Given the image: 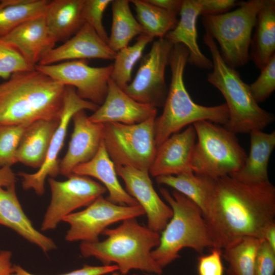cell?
<instances>
[{
    "label": "cell",
    "instance_id": "6da1fadb",
    "mask_svg": "<svg viewBox=\"0 0 275 275\" xmlns=\"http://www.w3.org/2000/svg\"><path fill=\"white\" fill-rule=\"evenodd\" d=\"M203 216L214 248L224 249L245 237L262 239L275 223V187L269 181L250 184L229 176L215 179Z\"/></svg>",
    "mask_w": 275,
    "mask_h": 275
},
{
    "label": "cell",
    "instance_id": "7a4b0ae2",
    "mask_svg": "<svg viewBox=\"0 0 275 275\" xmlns=\"http://www.w3.org/2000/svg\"><path fill=\"white\" fill-rule=\"evenodd\" d=\"M66 91L67 86L36 69L12 74L0 84V124L59 121Z\"/></svg>",
    "mask_w": 275,
    "mask_h": 275
},
{
    "label": "cell",
    "instance_id": "3957f363",
    "mask_svg": "<svg viewBox=\"0 0 275 275\" xmlns=\"http://www.w3.org/2000/svg\"><path fill=\"white\" fill-rule=\"evenodd\" d=\"M102 234L106 236L102 241L81 242L79 249L84 257H95L103 265L114 263L122 275L132 270L156 275L162 273L163 269L151 255L159 244V233L131 218L122 221L116 228L105 229Z\"/></svg>",
    "mask_w": 275,
    "mask_h": 275
},
{
    "label": "cell",
    "instance_id": "277c9868",
    "mask_svg": "<svg viewBox=\"0 0 275 275\" xmlns=\"http://www.w3.org/2000/svg\"><path fill=\"white\" fill-rule=\"evenodd\" d=\"M189 52L183 45H174L169 65L171 78L161 115L155 121L157 147L173 134L187 125L206 120L225 126L229 120L226 103L207 106L196 103L191 99L184 82V72Z\"/></svg>",
    "mask_w": 275,
    "mask_h": 275
},
{
    "label": "cell",
    "instance_id": "5b68a950",
    "mask_svg": "<svg viewBox=\"0 0 275 275\" xmlns=\"http://www.w3.org/2000/svg\"><path fill=\"white\" fill-rule=\"evenodd\" d=\"M203 41L209 50L212 62V71L208 74L207 80L222 94L228 108L229 120L224 127L235 134L263 130L274 121L273 114L256 102L249 85L235 69L224 61L214 39L205 33Z\"/></svg>",
    "mask_w": 275,
    "mask_h": 275
},
{
    "label": "cell",
    "instance_id": "8992f818",
    "mask_svg": "<svg viewBox=\"0 0 275 275\" xmlns=\"http://www.w3.org/2000/svg\"><path fill=\"white\" fill-rule=\"evenodd\" d=\"M163 198L173 211V215L161 232L158 245L151 252L156 263L162 268L179 258L180 251L190 248L201 253L206 248H214L202 213L192 201L177 191L171 194L159 188Z\"/></svg>",
    "mask_w": 275,
    "mask_h": 275
},
{
    "label": "cell",
    "instance_id": "52a82bcc",
    "mask_svg": "<svg viewBox=\"0 0 275 275\" xmlns=\"http://www.w3.org/2000/svg\"><path fill=\"white\" fill-rule=\"evenodd\" d=\"M264 0L239 2L238 8L225 13L202 16L206 33L218 44L224 61L236 69L247 64L258 13Z\"/></svg>",
    "mask_w": 275,
    "mask_h": 275
},
{
    "label": "cell",
    "instance_id": "ba28073f",
    "mask_svg": "<svg viewBox=\"0 0 275 275\" xmlns=\"http://www.w3.org/2000/svg\"><path fill=\"white\" fill-rule=\"evenodd\" d=\"M193 125L197 138L191 163L194 173L217 179L241 168L247 154L235 133L209 121Z\"/></svg>",
    "mask_w": 275,
    "mask_h": 275
},
{
    "label": "cell",
    "instance_id": "9c48e42d",
    "mask_svg": "<svg viewBox=\"0 0 275 275\" xmlns=\"http://www.w3.org/2000/svg\"><path fill=\"white\" fill-rule=\"evenodd\" d=\"M155 117L135 124H104L103 143L115 166L130 167L148 171L157 146Z\"/></svg>",
    "mask_w": 275,
    "mask_h": 275
},
{
    "label": "cell",
    "instance_id": "30bf717a",
    "mask_svg": "<svg viewBox=\"0 0 275 275\" xmlns=\"http://www.w3.org/2000/svg\"><path fill=\"white\" fill-rule=\"evenodd\" d=\"M144 214V210L140 205H120L102 196L85 209L74 212L63 218L62 222L69 225L65 239L69 242H95L99 240V235L109 225Z\"/></svg>",
    "mask_w": 275,
    "mask_h": 275
},
{
    "label": "cell",
    "instance_id": "8fae6325",
    "mask_svg": "<svg viewBox=\"0 0 275 275\" xmlns=\"http://www.w3.org/2000/svg\"><path fill=\"white\" fill-rule=\"evenodd\" d=\"M173 46L165 38L155 41L142 58L134 78L123 90L139 102L156 108L163 105L168 92L165 70Z\"/></svg>",
    "mask_w": 275,
    "mask_h": 275
},
{
    "label": "cell",
    "instance_id": "7c38bea8",
    "mask_svg": "<svg viewBox=\"0 0 275 275\" xmlns=\"http://www.w3.org/2000/svg\"><path fill=\"white\" fill-rule=\"evenodd\" d=\"M51 198L44 214L41 230H52L67 215L81 207L87 206L107 190L90 177L72 174L65 181L49 178Z\"/></svg>",
    "mask_w": 275,
    "mask_h": 275
},
{
    "label": "cell",
    "instance_id": "4fadbf2b",
    "mask_svg": "<svg viewBox=\"0 0 275 275\" xmlns=\"http://www.w3.org/2000/svg\"><path fill=\"white\" fill-rule=\"evenodd\" d=\"M35 68L62 85L74 88L82 99L100 106L106 95L113 65L92 67L86 60H79L48 65L37 64Z\"/></svg>",
    "mask_w": 275,
    "mask_h": 275
},
{
    "label": "cell",
    "instance_id": "5bb4252c",
    "mask_svg": "<svg viewBox=\"0 0 275 275\" xmlns=\"http://www.w3.org/2000/svg\"><path fill=\"white\" fill-rule=\"evenodd\" d=\"M98 107V105L79 97L74 88L67 86L64 108L58 126L52 137L43 165L34 173L21 172L18 174L22 178V186L24 189H32L39 196L44 194L46 178L48 176L54 178L60 174L58 156L73 115L80 110L88 109L95 112Z\"/></svg>",
    "mask_w": 275,
    "mask_h": 275
},
{
    "label": "cell",
    "instance_id": "9a60e30c",
    "mask_svg": "<svg viewBox=\"0 0 275 275\" xmlns=\"http://www.w3.org/2000/svg\"><path fill=\"white\" fill-rule=\"evenodd\" d=\"M115 167L118 176L125 184L126 191L144 209L148 227L161 232L172 216L173 211L156 193L149 172L130 167Z\"/></svg>",
    "mask_w": 275,
    "mask_h": 275
},
{
    "label": "cell",
    "instance_id": "2e32d148",
    "mask_svg": "<svg viewBox=\"0 0 275 275\" xmlns=\"http://www.w3.org/2000/svg\"><path fill=\"white\" fill-rule=\"evenodd\" d=\"M72 120L73 130L68 148L59 164L60 174L67 177L76 167L96 155L103 137L104 124L91 121L85 110L75 113Z\"/></svg>",
    "mask_w": 275,
    "mask_h": 275
},
{
    "label": "cell",
    "instance_id": "e0dca14e",
    "mask_svg": "<svg viewBox=\"0 0 275 275\" xmlns=\"http://www.w3.org/2000/svg\"><path fill=\"white\" fill-rule=\"evenodd\" d=\"M196 138L194 127L190 125L167 138L157 147L149 174L156 178L193 172L191 163Z\"/></svg>",
    "mask_w": 275,
    "mask_h": 275
},
{
    "label": "cell",
    "instance_id": "ac0fdd59",
    "mask_svg": "<svg viewBox=\"0 0 275 275\" xmlns=\"http://www.w3.org/2000/svg\"><path fill=\"white\" fill-rule=\"evenodd\" d=\"M156 114V107L135 100L110 78L103 102L88 118L96 123L130 125L155 117Z\"/></svg>",
    "mask_w": 275,
    "mask_h": 275
},
{
    "label": "cell",
    "instance_id": "d6986e66",
    "mask_svg": "<svg viewBox=\"0 0 275 275\" xmlns=\"http://www.w3.org/2000/svg\"><path fill=\"white\" fill-rule=\"evenodd\" d=\"M116 54L94 30L85 23L71 38L48 52L38 64L48 65L89 59L114 60Z\"/></svg>",
    "mask_w": 275,
    "mask_h": 275
},
{
    "label": "cell",
    "instance_id": "ffe728a7",
    "mask_svg": "<svg viewBox=\"0 0 275 275\" xmlns=\"http://www.w3.org/2000/svg\"><path fill=\"white\" fill-rule=\"evenodd\" d=\"M1 39L17 49L34 66L56 43L49 33L44 15L22 23Z\"/></svg>",
    "mask_w": 275,
    "mask_h": 275
},
{
    "label": "cell",
    "instance_id": "44dd1931",
    "mask_svg": "<svg viewBox=\"0 0 275 275\" xmlns=\"http://www.w3.org/2000/svg\"><path fill=\"white\" fill-rule=\"evenodd\" d=\"M0 224L12 229L44 253L57 248L53 240L38 231L25 214L17 197L15 185L0 186Z\"/></svg>",
    "mask_w": 275,
    "mask_h": 275
},
{
    "label": "cell",
    "instance_id": "7402d4cb",
    "mask_svg": "<svg viewBox=\"0 0 275 275\" xmlns=\"http://www.w3.org/2000/svg\"><path fill=\"white\" fill-rule=\"evenodd\" d=\"M200 0H183L180 18L176 26L164 38L172 44H181L189 52L188 62L203 69H212V61L201 51L198 44L197 19L201 15Z\"/></svg>",
    "mask_w": 275,
    "mask_h": 275
},
{
    "label": "cell",
    "instance_id": "603a6c76",
    "mask_svg": "<svg viewBox=\"0 0 275 275\" xmlns=\"http://www.w3.org/2000/svg\"><path fill=\"white\" fill-rule=\"evenodd\" d=\"M250 150L243 166L229 176L245 184L269 181L268 164L275 147V131L266 133L255 130L250 133Z\"/></svg>",
    "mask_w": 275,
    "mask_h": 275
},
{
    "label": "cell",
    "instance_id": "cb8c5ba5",
    "mask_svg": "<svg viewBox=\"0 0 275 275\" xmlns=\"http://www.w3.org/2000/svg\"><path fill=\"white\" fill-rule=\"evenodd\" d=\"M72 174L98 179L108 193L106 199L114 204L122 206L139 205L120 183L115 165L109 157L103 141L96 155L89 161L76 167Z\"/></svg>",
    "mask_w": 275,
    "mask_h": 275
},
{
    "label": "cell",
    "instance_id": "d4e9b609",
    "mask_svg": "<svg viewBox=\"0 0 275 275\" xmlns=\"http://www.w3.org/2000/svg\"><path fill=\"white\" fill-rule=\"evenodd\" d=\"M84 0L49 1L44 14L47 28L57 43L65 42L85 24Z\"/></svg>",
    "mask_w": 275,
    "mask_h": 275
},
{
    "label": "cell",
    "instance_id": "484cf974",
    "mask_svg": "<svg viewBox=\"0 0 275 275\" xmlns=\"http://www.w3.org/2000/svg\"><path fill=\"white\" fill-rule=\"evenodd\" d=\"M59 121L41 120L26 126L17 149V162L39 169L45 160Z\"/></svg>",
    "mask_w": 275,
    "mask_h": 275
},
{
    "label": "cell",
    "instance_id": "4316f807",
    "mask_svg": "<svg viewBox=\"0 0 275 275\" xmlns=\"http://www.w3.org/2000/svg\"><path fill=\"white\" fill-rule=\"evenodd\" d=\"M252 35L250 59L261 70L275 56V1L264 0Z\"/></svg>",
    "mask_w": 275,
    "mask_h": 275
},
{
    "label": "cell",
    "instance_id": "83f0119b",
    "mask_svg": "<svg viewBox=\"0 0 275 275\" xmlns=\"http://www.w3.org/2000/svg\"><path fill=\"white\" fill-rule=\"evenodd\" d=\"M156 181L184 195L199 207L203 214L212 195L215 179L189 172L158 176L156 177Z\"/></svg>",
    "mask_w": 275,
    "mask_h": 275
},
{
    "label": "cell",
    "instance_id": "f1b7e54d",
    "mask_svg": "<svg viewBox=\"0 0 275 275\" xmlns=\"http://www.w3.org/2000/svg\"><path fill=\"white\" fill-rule=\"evenodd\" d=\"M112 23L107 44L116 52L128 46L133 38L144 33L143 29L133 16L129 1H112Z\"/></svg>",
    "mask_w": 275,
    "mask_h": 275
},
{
    "label": "cell",
    "instance_id": "f546056e",
    "mask_svg": "<svg viewBox=\"0 0 275 275\" xmlns=\"http://www.w3.org/2000/svg\"><path fill=\"white\" fill-rule=\"evenodd\" d=\"M48 0L0 1V38L22 23L43 16Z\"/></svg>",
    "mask_w": 275,
    "mask_h": 275
},
{
    "label": "cell",
    "instance_id": "4dcf8cb0",
    "mask_svg": "<svg viewBox=\"0 0 275 275\" xmlns=\"http://www.w3.org/2000/svg\"><path fill=\"white\" fill-rule=\"evenodd\" d=\"M254 237L239 238L225 247L224 256L229 275H254L256 259L260 241Z\"/></svg>",
    "mask_w": 275,
    "mask_h": 275
},
{
    "label": "cell",
    "instance_id": "1f68e13d",
    "mask_svg": "<svg viewBox=\"0 0 275 275\" xmlns=\"http://www.w3.org/2000/svg\"><path fill=\"white\" fill-rule=\"evenodd\" d=\"M129 2L134 6L137 20L144 33L153 38H164L177 24V15L156 7L146 0H131Z\"/></svg>",
    "mask_w": 275,
    "mask_h": 275
},
{
    "label": "cell",
    "instance_id": "d6a6232c",
    "mask_svg": "<svg viewBox=\"0 0 275 275\" xmlns=\"http://www.w3.org/2000/svg\"><path fill=\"white\" fill-rule=\"evenodd\" d=\"M153 39L151 36L143 33L139 35L134 44L117 52L111 79L122 90L130 82L133 67L141 58L146 46Z\"/></svg>",
    "mask_w": 275,
    "mask_h": 275
},
{
    "label": "cell",
    "instance_id": "836d02e7",
    "mask_svg": "<svg viewBox=\"0 0 275 275\" xmlns=\"http://www.w3.org/2000/svg\"><path fill=\"white\" fill-rule=\"evenodd\" d=\"M26 127L0 124V168L11 167L17 162V151Z\"/></svg>",
    "mask_w": 275,
    "mask_h": 275
},
{
    "label": "cell",
    "instance_id": "e575fe53",
    "mask_svg": "<svg viewBox=\"0 0 275 275\" xmlns=\"http://www.w3.org/2000/svg\"><path fill=\"white\" fill-rule=\"evenodd\" d=\"M34 69L17 49L0 38V77L7 80L14 73Z\"/></svg>",
    "mask_w": 275,
    "mask_h": 275
},
{
    "label": "cell",
    "instance_id": "d590c367",
    "mask_svg": "<svg viewBox=\"0 0 275 275\" xmlns=\"http://www.w3.org/2000/svg\"><path fill=\"white\" fill-rule=\"evenodd\" d=\"M260 71L257 79L249 85L252 96L258 103L266 100L275 90V56Z\"/></svg>",
    "mask_w": 275,
    "mask_h": 275
},
{
    "label": "cell",
    "instance_id": "8d00e7d4",
    "mask_svg": "<svg viewBox=\"0 0 275 275\" xmlns=\"http://www.w3.org/2000/svg\"><path fill=\"white\" fill-rule=\"evenodd\" d=\"M112 0H84L82 15L85 23L90 25L107 44L108 36L103 23L104 12Z\"/></svg>",
    "mask_w": 275,
    "mask_h": 275
},
{
    "label": "cell",
    "instance_id": "74e56055",
    "mask_svg": "<svg viewBox=\"0 0 275 275\" xmlns=\"http://www.w3.org/2000/svg\"><path fill=\"white\" fill-rule=\"evenodd\" d=\"M274 272L275 250L262 239L257 254L254 275H274Z\"/></svg>",
    "mask_w": 275,
    "mask_h": 275
},
{
    "label": "cell",
    "instance_id": "f35d334b",
    "mask_svg": "<svg viewBox=\"0 0 275 275\" xmlns=\"http://www.w3.org/2000/svg\"><path fill=\"white\" fill-rule=\"evenodd\" d=\"M222 252V249L213 248L210 254L200 257L198 262L199 275H224Z\"/></svg>",
    "mask_w": 275,
    "mask_h": 275
},
{
    "label": "cell",
    "instance_id": "ab89813d",
    "mask_svg": "<svg viewBox=\"0 0 275 275\" xmlns=\"http://www.w3.org/2000/svg\"><path fill=\"white\" fill-rule=\"evenodd\" d=\"M13 271L11 275H36L28 272L18 265H13ZM118 270V267L115 264L101 266L85 264L79 269L60 275H105Z\"/></svg>",
    "mask_w": 275,
    "mask_h": 275
},
{
    "label": "cell",
    "instance_id": "60d3db41",
    "mask_svg": "<svg viewBox=\"0 0 275 275\" xmlns=\"http://www.w3.org/2000/svg\"><path fill=\"white\" fill-rule=\"evenodd\" d=\"M200 2L201 16L225 13L237 6L239 3L236 0H200Z\"/></svg>",
    "mask_w": 275,
    "mask_h": 275
},
{
    "label": "cell",
    "instance_id": "b9f144b4",
    "mask_svg": "<svg viewBox=\"0 0 275 275\" xmlns=\"http://www.w3.org/2000/svg\"><path fill=\"white\" fill-rule=\"evenodd\" d=\"M150 4L177 15L179 13L183 0H146Z\"/></svg>",
    "mask_w": 275,
    "mask_h": 275
},
{
    "label": "cell",
    "instance_id": "7bdbcfd3",
    "mask_svg": "<svg viewBox=\"0 0 275 275\" xmlns=\"http://www.w3.org/2000/svg\"><path fill=\"white\" fill-rule=\"evenodd\" d=\"M12 253L9 251H0V275H11L13 271L11 259Z\"/></svg>",
    "mask_w": 275,
    "mask_h": 275
},
{
    "label": "cell",
    "instance_id": "ee69618b",
    "mask_svg": "<svg viewBox=\"0 0 275 275\" xmlns=\"http://www.w3.org/2000/svg\"><path fill=\"white\" fill-rule=\"evenodd\" d=\"M17 179L11 167L0 168V186L7 188L15 185Z\"/></svg>",
    "mask_w": 275,
    "mask_h": 275
},
{
    "label": "cell",
    "instance_id": "f6af8a7d",
    "mask_svg": "<svg viewBox=\"0 0 275 275\" xmlns=\"http://www.w3.org/2000/svg\"><path fill=\"white\" fill-rule=\"evenodd\" d=\"M267 243L275 250V223L271 225L266 230L264 238Z\"/></svg>",
    "mask_w": 275,
    "mask_h": 275
},
{
    "label": "cell",
    "instance_id": "bcb514c9",
    "mask_svg": "<svg viewBox=\"0 0 275 275\" xmlns=\"http://www.w3.org/2000/svg\"><path fill=\"white\" fill-rule=\"evenodd\" d=\"M110 275H122L118 271H114L111 273Z\"/></svg>",
    "mask_w": 275,
    "mask_h": 275
},
{
    "label": "cell",
    "instance_id": "7dc6e473",
    "mask_svg": "<svg viewBox=\"0 0 275 275\" xmlns=\"http://www.w3.org/2000/svg\"><path fill=\"white\" fill-rule=\"evenodd\" d=\"M133 275H156L155 274L147 273L146 274H133Z\"/></svg>",
    "mask_w": 275,
    "mask_h": 275
}]
</instances>
